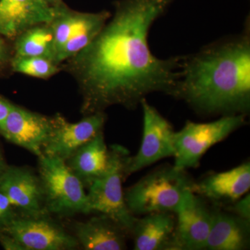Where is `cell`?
I'll use <instances>...</instances> for the list:
<instances>
[{
    "label": "cell",
    "instance_id": "obj_7",
    "mask_svg": "<svg viewBox=\"0 0 250 250\" xmlns=\"http://www.w3.org/2000/svg\"><path fill=\"white\" fill-rule=\"evenodd\" d=\"M143 137L137 154L128 156L124 179L154 163L174 155V135L172 125L146 98L141 101Z\"/></svg>",
    "mask_w": 250,
    "mask_h": 250
},
{
    "label": "cell",
    "instance_id": "obj_13",
    "mask_svg": "<svg viewBox=\"0 0 250 250\" xmlns=\"http://www.w3.org/2000/svg\"><path fill=\"white\" fill-rule=\"evenodd\" d=\"M55 6L47 0H0V34L14 40L29 28L53 19Z\"/></svg>",
    "mask_w": 250,
    "mask_h": 250
},
{
    "label": "cell",
    "instance_id": "obj_4",
    "mask_svg": "<svg viewBox=\"0 0 250 250\" xmlns=\"http://www.w3.org/2000/svg\"><path fill=\"white\" fill-rule=\"evenodd\" d=\"M38 159V174L43 189L45 209L49 214L60 217L88 214L85 187L65 161L45 155Z\"/></svg>",
    "mask_w": 250,
    "mask_h": 250
},
{
    "label": "cell",
    "instance_id": "obj_16",
    "mask_svg": "<svg viewBox=\"0 0 250 250\" xmlns=\"http://www.w3.org/2000/svg\"><path fill=\"white\" fill-rule=\"evenodd\" d=\"M173 213L160 212L136 218L131 233L135 250H176Z\"/></svg>",
    "mask_w": 250,
    "mask_h": 250
},
{
    "label": "cell",
    "instance_id": "obj_15",
    "mask_svg": "<svg viewBox=\"0 0 250 250\" xmlns=\"http://www.w3.org/2000/svg\"><path fill=\"white\" fill-rule=\"evenodd\" d=\"M250 188V164L245 163L231 170L210 174L194 183L193 192L215 202L233 203Z\"/></svg>",
    "mask_w": 250,
    "mask_h": 250
},
{
    "label": "cell",
    "instance_id": "obj_17",
    "mask_svg": "<svg viewBox=\"0 0 250 250\" xmlns=\"http://www.w3.org/2000/svg\"><path fill=\"white\" fill-rule=\"evenodd\" d=\"M250 220L214 210L206 250H244L249 248Z\"/></svg>",
    "mask_w": 250,
    "mask_h": 250
},
{
    "label": "cell",
    "instance_id": "obj_3",
    "mask_svg": "<svg viewBox=\"0 0 250 250\" xmlns=\"http://www.w3.org/2000/svg\"><path fill=\"white\" fill-rule=\"evenodd\" d=\"M194 183L186 170L161 166L126 189L125 202L134 216L160 212L175 214L193 192Z\"/></svg>",
    "mask_w": 250,
    "mask_h": 250
},
{
    "label": "cell",
    "instance_id": "obj_19",
    "mask_svg": "<svg viewBox=\"0 0 250 250\" xmlns=\"http://www.w3.org/2000/svg\"><path fill=\"white\" fill-rule=\"evenodd\" d=\"M111 16L109 11L83 13L78 26L71 37L56 54L54 62L59 65L75 56L96 37Z\"/></svg>",
    "mask_w": 250,
    "mask_h": 250
},
{
    "label": "cell",
    "instance_id": "obj_23",
    "mask_svg": "<svg viewBox=\"0 0 250 250\" xmlns=\"http://www.w3.org/2000/svg\"><path fill=\"white\" fill-rule=\"evenodd\" d=\"M17 215L9 198L0 190V229L7 226Z\"/></svg>",
    "mask_w": 250,
    "mask_h": 250
},
{
    "label": "cell",
    "instance_id": "obj_18",
    "mask_svg": "<svg viewBox=\"0 0 250 250\" xmlns=\"http://www.w3.org/2000/svg\"><path fill=\"white\" fill-rule=\"evenodd\" d=\"M109 149L100 132L81 147L65 163L85 188H89L107 169Z\"/></svg>",
    "mask_w": 250,
    "mask_h": 250
},
{
    "label": "cell",
    "instance_id": "obj_14",
    "mask_svg": "<svg viewBox=\"0 0 250 250\" xmlns=\"http://www.w3.org/2000/svg\"><path fill=\"white\" fill-rule=\"evenodd\" d=\"M72 235L83 250L126 249L127 231L109 217L103 214L72 225Z\"/></svg>",
    "mask_w": 250,
    "mask_h": 250
},
{
    "label": "cell",
    "instance_id": "obj_8",
    "mask_svg": "<svg viewBox=\"0 0 250 250\" xmlns=\"http://www.w3.org/2000/svg\"><path fill=\"white\" fill-rule=\"evenodd\" d=\"M0 231L14 237L25 250H73L80 248L72 233L50 214H18Z\"/></svg>",
    "mask_w": 250,
    "mask_h": 250
},
{
    "label": "cell",
    "instance_id": "obj_27",
    "mask_svg": "<svg viewBox=\"0 0 250 250\" xmlns=\"http://www.w3.org/2000/svg\"><path fill=\"white\" fill-rule=\"evenodd\" d=\"M13 103H10L6 99L0 96V126L2 125L6 117L9 115Z\"/></svg>",
    "mask_w": 250,
    "mask_h": 250
},
{
    "label": "cell",
    "instance_id": "obj_29",
    "mask_svg": "<svg viewBox=\"0 0 250 250\" xmlns=\"http://www.w3.org/2000/svg\"><path fill=\"white\" fill-rule=\"evenodd\" d=\"M49 4H52V6H56V5L60 4L62 3V0H47Z\"/></svg>",
    "mask_w": 250,
    "mask_h": 250
},
{
    "label": "cell",
    "instance_id": "obj_24",
    "mask_svg": "<svg viewBox=\"0 0 250 250\" xmlns=\"http://www.w3.org/2000/svg\"><path fill=\"white\" fill-rule=\"evenodd\" d=\"M230 212L233 214L238 215L245 220H250V195L249 192L246 196L240 198L236 202H233V205L229 207Z\"/></svg>",
    "mask_w": 250,
    "mask_h": 250
},
{
    "label": "cell",
    "instance_id": "obj_21",
    "mask_svg": "<svg viewBox=\"0 0 250 250\" xmlns=\"http://www.w3.org/2000/svg\"><path fill=\"white\" fill-rule=\"evenodd\" d=\"M83 12H77L63 3L56 5L53 19L49 23L53 33L54 55L66 43L82 19ZM54 60V59H53Z\"/></svg>",
    "mask_w": 250,
    "mask_h": 250
},
{
    "label": "cell",
    "instance_id": "obj_25",
    "mask_svg": "<svg viewBox=\"0 0 250 250\" xmlns=\"http://www.w3.org/2000/svg\"><path fill=\"white\" fill-rule=\"evenodd\" d=\"M0 244L6 250H25L14 236L3 231H0Z\"/></svg>",
    "mask_w": 250,
    "mask_h": 250
},
{
    "label": "cell",
    "instance_id": "obj_28",
    "mask_svg": "<svg viewBox=\"0 0 250 250\" xmlns=\"http://www.w3.org/2000/svg\"><path fill=\"white\" fill-rule=\"evenodd\" d=\"M8 166L6 164V161H5V159L4 158V156H3L2 152H1V149H0V175L6 170V169L7 168Z\"/></svg>",
    "mask_w": 250,
    "mask_h": 250
},
{
    "label": "cell",
    "instance_id": "obj_6",
    "mask_svg": "<svg viewBox=\"0 0 250 250\" xmlns=\"http://www.w3.org/2000/svg\"><path fill=\"white\" fill-rule=\"evenodd\" d=\"M247 116H223L209 123L187 121L174 135V167L181 170L197 167L210 147L246 124Z\"/></svg>",
    "mask_w": 250,
    "mask_h": 250
},
{
    "label": "cell",
    "instance_id": "obj_22",
    "mask_svg": "<svg viewBox=\"0 0 250 250\" xmlns=\"http://www.w3.org/2000/svg\"><path fill=\"white\" fill-rule=\"evenodd\" d=\"M10 66L14 72L43 80L53 77L62 70V65L41 57L13 56Z\"/></svg>",
    "mask_w": 250,
    "mask_h": 250
},
{
    "label": "cell",
    "instance_id": "obj_2",
    "mask_svg": "<svg viewBox=\"0 0 250 250\" xmlns=\"http://www.w3.org/2000/svg\"><path fill=\"white\" fill-rule=\"evenodd\" d=\"M198 114L231 116L250 110V27L182 57L172 96Z\"/></svg>",
    "mask_w": 250,
    "mask_h": 250
},
{
    "label": "cell",
    "instance_id": "obj_9",
    "mask_svg": "<svg viewBox=\"0 0 250 250\" xmlns=\"http://www.w3.org/2000/svg\"><path fill=\"white\" fill-rule=\"evenodd\" d=\"M53 118V130L42 155L66 161L83 145L103 132L107 116L105 112H98L74 123L60 113L54 115Z\"/></svg>",
    "mask_w": 250,
    "mask_h": 250
},
{
    "label": "cell",
    "instance_id": "obj_12",
    "mask_svg": "<svg viewBox=\"0 0 250 250\" xmlns=\"http://www.w3.org/2000/svg\"><path fill=\"white\" fill-rule=\"evenodd\" d=\"M213 213L202 197L190 194L175 213L176 250H206Z\"/></svg>",
    "mask_w": 250,
    "mask_h": 250
},
{
    "label": "cell",
    "instance_id": "obj_5",
    "mask_svg": "<svg viewBox=\"0 0 250 250\" xmlns=\"http://www.w3.org/2000/svg\"><path fill=\"white\" fill-rule=\"evenodd\" d=\"M129 156V151L119 145L109 148L107 169L88 188L87 202L88 213L106 215L131 233L136 218L128 209L122 186L125 161Z\"/></svg>",
    "mask_w": 250,
    "mask_h": 250
},
{
    "label": "cell",
    "instance_id": "obj_10",
    "mask_svg": "<svg viewBox=\"0 0 250 250\" xmlns=\"http://www.w3.org/2000/svg\"><path fill=\"white\" fill-rule=\"evenodd\" d=\"M54 127L53 116H47L13 104L0 126L5 139L39 157Z\"/></svg>",
    "mask_w": 250,
    "mask_h": 250
},
{
    "label": "cell",
    "instance_id": "obj_1",
    "mask_svg": "<svg viewBox=\"0 0 250 250\" xmlns=\"http://www.w3.org/2000/svg\"><path fill=\"white\" fill-rule=\"evenodd\" d=\"M175 0H121L92 41L62 68L76 81L83 116L112 106L136 109L149 94L172 96L182 57L162 59L149 48V31Z\"/></svg>",
    "mask_w": 250,
    "mask_h": 250
},
{
    "label": "cell",
    "instance_id": "obj_26",
    "mask_svg": "<svg viewBox=\"0 0 250 250\" xmlns=\"http://www.w3.org/2000/svg\"><path fill=\"white\" fill-rule=\"evenodd\" d=\"M13 54L7 42L5 41L4 37L0 34V70L10 65Z\"/></svg>",
    "mask_w": 250,
    "mask_h": 250
},
{
    "label": "cell",
    "instance_id": "obj_11",
    "mask_svg": "<svg viewBox=\"0 0 250 250\" xmlns=\"http://www.w3.org/2000/svg\"><path fill=\"white\" fill-rule=\"evenodd\" d=\"M0 190L7 196L18 214L49 213L45 209L40 177L30 167L8 166L0 175Z\"/></svg>",
    "mask_w": 250,
    "mask_h": 250
},
{
    "label": "cell",
    "instance_id": "obj_20",
    "mask_svg": "<svg viewBox=\"0 0 250 250\" xmlns=\"http://www.w3.org/2000/svg\"><path fill=\"white\" fill-rule=\"evenodd\" d=\"M16 57H41L54 62L53 33L49 23L29 28L14 39Z\"/></svg>",
    "mask_w": 250,
    "mask_h": 250
}]
</instances>
